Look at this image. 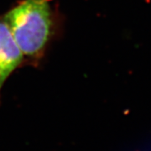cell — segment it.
<instances>
[{
	"label": "cell",
	"instance_id": "cell-1",
	"mask_svg": "<svg viewBox=\"0 0 151 151\" xmlns=\"http://www.w3.org/2000/svg\"><path fill=\"white\" fill-rule=\"evenodd\" d=\"M4 18L24 58L32 62L40 60L54 35L51 0H22Z\"/></svg>",
	"mask_w": 151,
	"mask_h": 151
},
{
	"label": "cell",
	"instance_id": "cell-2",
	"mask_svg": "<svg viewBox=\"0 0 151 151\" xmlns=\"http://www.w3.org/2000/svg\"><path fill=\"white\" fill-rule=\"evenodd\" d=\"M24 54L4 16L0 17V99L1 91L10 75L21 65Z\"/></svg>",
	"mask_w": 151,
	"mask_h": 151
}]
</instances>
